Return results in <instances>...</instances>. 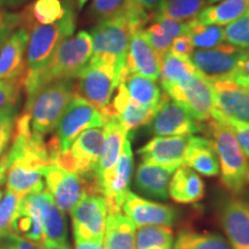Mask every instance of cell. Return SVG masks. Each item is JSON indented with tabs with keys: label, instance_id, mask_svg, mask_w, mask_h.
Listing matches in <instances>:
<instances>
[{
	"label": "cell",
	"instance_id": "23",
	"mask_svg": "<svg viewBox=\"0 0 249 249\" xmlns=\"http://www.w3.org/2000/svg\"><path fill=\"white\" fill-rule=\"evenodd\" d=\"M177 169L142 163L135 173V187L142 194L157 200H167L169 185Z\"/></svg>",
	"mask_w": 249,
	"mask_h": 249
},
{
	"label": "cell",
	"instance_id": "20",
	"mask_svg": "<svg viewBox=\"0 0 249 249\" xmlns=\"http://www.w3.org/2000/svg\"><path fill=\"white\" fill-rule=\"evenodd\" d=\"M213 87L214 108L227 117L249 123V90L226 77H209Z\"/></svg>",
	"mask_w": 249,
	"mask_h": 249
},
{
	"label": "cell",
	"instance_id": "17",
	"mask_svg": "<svg viewBox=\"0 0 249 249\" xmlns=\"http://www.w3.org/2000/svg\"><path fill=\"white\" fill-rule=\"evenodd\" d=\"M219 218L231 249H249V202L227 198L220 207Z\"/></svg>",
	"mask_w": 249,
	"mask_h": 249
},
{
	"label": "cell",
	"instance_id": "37",
	"mask_svg": "<svg viewBox=\"0 0 249 249\" xmlns=\"http://www.w3.org/2000/svg\"><path fill=\"white\" fill-rule=\"evenodd\" d=\"M68 6L62 5L61 0H35L29 9L30 17L39 24L46 26L61 20L66 14Z\"/></svg>",
	"mask_w": 249,
	"mask_h": 249
},
{
	"label": "cell",
	"instance_id": "47",
	"mask_svg": "<svg viewBox=\"0 0 249 249\" xmlns=\"http://www.w3.org/2000/svg\"><path fill=\"white\" fill-rule=\"evenodd\" d=\"M12 161H13V156L7 149L5 154L0 157V185H2L6 181V176H7V171Z\"/></svg>",
	"mask_w": 249,
	"mask_h": 249
},
{
	"label": "cell",
	"instance_id": "41",
	"mask_svg": "<svg viewBox=\"0 0 249 249\" xmlns=\"http://www.w3.org/2000/svg\"><path fill=\"white\" fill-rule=\"evenodd\" d=\"M17 114L18 104L9 105L0 110V157L7 150L13 138Z\"/></svg>",
	"mask_w": 249,
	"mask_h": 249
},
{
	"label": "cell",
	"instance_id": "5",
	"mask_svg": "<svg viewBox=\"0 0 249 249\" xmlns=\"http://www.w3.org/2000/svg\"><path fill=\"white\" fill-rule=\"evenodd\" d=\"M76 28L73 8L68 6L61 20L52 24H31L27 46L26 71L23 75H31L39 71L53 54L59 45L74 35Z\"/></svg>",
	"mask_w": 249,
	"mask_h": 249
},
{
	"label": "cell",
	"instance_id": "33",
	"mask_svg": "<svg viewBox=\"0 0 249 249\" xmlns=\"http://www.w3.org/2000/svg\"><path fill=\"white\" fill-rule=\"evenodd\" d=\"M185 35L191 38L194 49L197 50L213 49L225 42V31L223 27L201 24L195 18L187 22Z\"/></svg>",
	"mask_w": 249,
	"mask_h": 249
},
{
	"label": "cell",
	"instance_id": "39",
	"mask_svg": "<svg viewBox=\"0 0 249 249\" xmlns=\"http://www.w3.org/2000/svg\"><path fill=\"white\" fill-rule=\"evenodd\" d=\"M226 43L236 48L249 50V8L238 20L224 28Z\"/></svg>",
	"mask_w": 249,
	"mask_h": 249
},
{
	"label": "cell",
	"instance_id": "31",
	"mask_svg": "<svg viewBox=\"0 0 249 249\" xmlns=\"http://www.w3.org/2000/svg\"><path fill=\"white\" fill-rule=\"evenodd\" d=\"M201 74L189 58H180L166 52L160 58V83H182Z\"/></svg>",
	"mask_w": 249,
	"mask_h": 249
},
{
	"label": "cell",
	"instance_id": "21",
	"mask_svg": "<svg viewBox=\"0 0 249 249\" xmlns=\"http://www.w3.org/2000/svg\"><path fill=\"white\" fill-rule=\"evenodd\" d=\"M48 191L30 193L23 196L13 219V233L38 244L43 240L40 208Z\"/></svg>",
	"mask_w": 249,
	"mask_h": 249
},
{
	"label": "cell",
	"instance_id": "26",
	"mask_svg": "<svg viewBox=\"0 0 249 249\" xmlns=\"http://www.w3.org/2000/svg\"><path fill=\"white\" fill-rule=\"evenodd\" d=\"M120 83L126 90L129 101L139 107H157L161 97V90L156 81L139 74L121 71Z\"/></svg>",
	"mask_w": 249,
	"mask_h": 249
},
{
	"label": "cell",
	"instance_id": "38",
	"mask_svg": "<svg viewBox=\"0 0 249 249\" xmlns=\"http://www.w3.org/2000/svg\"><path fill=\"white\" fill-rule=\"evenodd\" d=\"M22 196L7 189L0 200V238L13 233V219Z\"/></svg>",
	"mask_w": 249,
	"mask_h": 249
},
{
	"label": "cell",
	"instance_id": "35",
	"mask_svg": "<svg viewBox=\"0 0 249 249\" xmlns=\"http://www.w3.org/2000/svg\"><path fill=\"white\" fill-rule=\"evenodd\" d=\"M136 249H173V232L170 226L140 227L135 234Z\"/></svg>",
	"mask_w": 249,
	"mask_h": 249
},
{
	"label": "cell",
	"instance_id": "45",
	"mask_svg": "<svg viewBox=\"0 0 249 249\" xmlns=\"http://www.w3.org/2000/svg\"><path fill=\"white\" fill-rule=\"evenodd\" d=\"M167 52L180 58H191L193 52H194V46H193L191 38L188 36L180 35L173 39Z\"/></svg>",
	"mask_w": 249,
	"mask_h": 249
},
{
	"label": "cell",
	"instance_id": "42",
	"mask_svg": "<svg viewBox=\"0 0 249 249\" xmlns=\"http://www.w3.org/2000/svg\"><path fill=\"white\" fill-rule=\"evenodd\" d=\"M27 22V11L18 12L0 11V50L4 43L18 27H24Z\"/></svg>",
	"mask_w": 249,
	"mask_h": 249
},
{
	"label": "cell",
	"instance_id": "2",
	"mask_svg": "<svg viewBox=\"0 0 249 249\" xmlns=\"http://www.w3.org/2000/svg\"><path fill=\"white\" fill-rule=\"evenodd\" d=\"M149 21H151V18L143 13L99 21L90 31L92 60L110 62L123 71L133 34L144 29Z\"/></svg>",
	"mask_w": 249,
	"mask_h": 249
},
{
	"label": "cell",
	"instance_id": "19",
	"mask_svg": "<svg viewBox=\"0 0 249 249\" xmlns=\"http://www.w3.org/2000/svg\"><path fill=\"white\" fill-rule=\"evenodd\" d=\"M123 71L157 81L160 76V57L150 45L144 31L138 30L130 38Z\"/></svg>",
	"mask_w": 249,
	"mask_h": 249
},
{
	"label": "cell",
	"instance_id": "14",
	"mask_svg": "<svg viewBox=\"0 0 249 249\" xmlns=\"http://www.w3.org/2000/svg\"><path fill=\"white\" fill-rule=\"evenodd\" d=\"M133 171V151L129 138L124 142L123 152L116 166L108 174L101 187L99 194L104 196L107 205V213H121L123 204L128 194V186Z\"/></svg>",
	"mask_w": 249,
	"mask_h": 249
},
{
	"label": "cell",
	"instance_id": "32",
	"mask_svg": "<svg viewBox=\"0 0 249 249\" xmlns=\"http://www.w3.org/2000/svg\"><path fill=\"white\" fill-rule=\"evenodd\" d=\"M208 6L207 0H164L154 18H166L180 22H188L197 18Z\"/></svg>",
	"mask_w": 249,
	"mask_h": 249
},
{
	"label": "cell",
	"instance_id": "52",
	"mask_svg": "<svg viewBox=\"0 0 249 249\" xmlns=\"http://www.w3.org/2000/svg\"><path fill=\"white\" fill-rule=\"evenodd\" d=\"M234 74H240V75H246V76H249V51L247 55H246L244 60L241 61L240 66L238 67V70Z\"/></svg>",
	"mask_w": 249,
	"mask_h": 249
},
{
	"label": "cell",
	"instance_id": "44",
	"mask_svg": "<svg viewBox=\"0 0 249 249\" xmlns=\"http://www.w3.org/2000/svg\"><path fill=\"white\" fill-rule=\"evenodd\" d=\"M0 249H39V246L23 236L11 233L0 238Z\"/></svg>",
	"mask_w": 249,
	"mask_h": 249
},
{
	"label": "cell",
	"instance_id": "15",
	"mask_svg": "<svg viewBox=\"0 0 249 249\" xmlns=\"http://www.w3.org/2000/svg\"><path fill=\"white\" fill-rule=\"evenodd\" d=\"M124 216L136 229L144 226H172L178 219V210L170 205L156 203L128 192L123 204Z\"/></svg>",
	"mask_w": 249,
	"mask_h": 249
},
{
	"label": "cell",
	"instance_id": "51",
	"mask_svg": "<svg viewBox=\"0 0 249 249\" xmlns=\"http://www.w3.org/2000/svg\"><path fill=\"white\" fill-rule=\"evenodd\" d=\"M29 0H0V8L18 7V6L26 4Z\"/></svg>",
	"mask_w": 249,
	"mask_h": 249
},
{
	"label": "cell",
	"instance_id": "24",
	"mask_svg": "<svg viewBox=\"0 0 249 249\" xmlns=\"http://www.w3.org/2000/svg\"><path fill=\"white\" fill-rule=\"evenodd\" d=\"M205 177H214L219 174V161L211 140L202 136L191 135L188 149L185 157V164Z\"/></svg>",
	"mask_w": 249,
	"mask_h": 249
},
{
	"label": "cell",
	"instance_id": "25",
	"mask_svg": "<svg viewBox=\"0 0 249 249\" xmlns=\"http://www.w3.org/2000/svg\"><path fill=\"white\" fill-rule=\"evenodd\" d=\"M204 195V182L194 170L181 165L176 170L169 185V196L178 203H195Z\"/></svg>",
	"mask_w": 249,
	"mask_h": 249
},
{
	"label": "cell",
	"instance_id": "18",
	"mask_svg": "<svg viewBox=\"0 0 249 249\" xmlns=\"http://www.w3.org/2000/svg\"><path fill=\"white\" fill-rule=\"evenodd\" d=\"M105 140L103 144L101 155L93 169V185L95 189L99 194L101 187L105 180L116 166L123 152L124 142L129 138V132H127L123 126H120L117 121L107 120L104 124Z\"/></svg>",
	"mask_w": 249,
	"mask_h": 249
},
{
	"label": "cell",
	"instance_id": "13",
	"mask_svg": "<svg viewBox=\"0 0 249 249\" xmlns=\"http://www.w3.org/2000/svg\"><path fill=\"white\" fill-rule=\"evenodd\" d=\"M248 51L229 43H222L213 49L196 50L189 59L204 75L220 77L234 74Z\"/></svg>",
	"mask_w": 249,
	"mask_h": 249
},
{
	"label": "cell",
	"instance_id": "53",
	"mask_svg": "<svg viewBox=\"0 0 249 249\" xmlns=\"http://www.w3.org/2000/svg\"><path fill=\"white\" fill-rule=\"evenodd\" d=\"M87 1H88V0H77V6H79V8H83V6L87 4Z\"/></svg>",
	"mask_w": 249,
	"mask_h": 249
},
{
	"label": "cell",
	"instance_id": "22",
	"mask_svg": "<svg viewBox=\"0 0 249 249\" xmlns=\"http://www.w3.org/2000/svg\"><path fill=\"white\" fill-rule=\"evenodd\" d=\"M28 40L29 29L21 27L4 43L0 50V80H15L23 76Z\"/></svg>",
	"mask_w": 249,
	"mask_h": 249
},
{
	"label": "cell",
	"instance_id": "16",
	"mask_svg": "<svg viewBox=\"0 0 249 249\" xmlns=\"http://www.w3.org/2000/svg\"><path fill=\"white\" fill-rule=\"evenodd\" d=\"M189 140L191 135L155 136L138 152L142 163L178 169L185 164Z\"/></svg>",
	"mask_w": 249,
	"mask_h": 249
},
{
	"label": "cell",
	"instance_id": "9",
	"mask_svg": "<svg viewBox=\"0 0 249 249\" xmlns=\"http://www.w3.org/2000/svg\"><path fill=\"white\" fill-rule=\"evenodd\" d=\"M164 92L197 121L211 119L214 110L213 83L203 73L182 83H161Z\"/></svg>",
	"mask_w": 249,
	"mask_h": 249
},
{
	"label": "cell",
	"instance_id": "3",
	"mask_svg": "<svg viewBox=\"0 0 249 249\" xmlns=\"http://www.w3.org/2000/svg\"><path fill=\"white\" fill-rule=\"evenodd\" d=\"M209 132L219 161L220 180L233 197L249 194V161L229 127L211 118Z\"/></svg>",
	"mask_w": 249,
	"mask_h": 249
},
{
	"label": "cell",
	"instance_id": "11",
	"mask_svg": "<svg viewBox=\"0 0 249 249\" xmlns=\"http://www.w3.org/2000/svg\"><path fill=\"white\" fill-rule=\"evenodd\" d=\"M75 241L104 240L107 205L104 196L89 194L71 211Z\"/></svg>",
	"mask_w": 249,
	"mask_h": 249
},
{
	"label": "cell",
	"instance_id": "12",
	"mask_svg": "<svg viewBox=\"0 0 249 249\" xmlns=\"http://www.w3.org/2000/svg\"><path fill=\"white\" fill-rule=\"evenodd\" d=\"M149 124L155 136L193 135L203 128L200 121L195 120L165 92L161 93L157 111Z\"/></svg>",
	"mask_w": 249,
	"mask_h": 249
},
{
	"label": "cell",
	"instance_id": "4",
	"mask_svg": "<svg viewBox=\"0 0 249 249\" xmlns=\"http://www.w3.org/2000/svg\"><path fill=\"white\" fill-rule=\"evenodd\" d=\"M74 96L75 79H64L43 86L28 97L24 112L29 116L31 132L44 138L54 130Z\"/></svg>",
	"mask_w": 249,
	"mask_h": 249
},
{
	"label": "cell",
	"instance_id": "55",
	"mask_svg": "<svg viewBox=\"0 0 249 249\" xmlns=\"http://www.w3.org/2000/svg\"><path fill=\"white\" fill-rule=\"evenodd\" d=\"M2 195H4V194H2V192H1V189H0V200H1V197H2Z\"/></svg>",
	"mask_w": 249,
	"mask_h": 249
},
{
	"label": "cell",
	"instance_id": "8",
	"mask_svg": "<svg viewBox=\"0 0 249 249\" xmlns=\"http://www.w3.org/2000/svg\"><path fill=\"white\" fill-rule=\"evenodd\" d=\"M93 127H104L101 111L75 93L55 127V135L50 140V156L66 151L83 130Z\"/></svg>",
	"mask_w": 249,
	"mask_h": 249
},
{
	"label": "cell",
	"instance_id": "27",
	"mask_svg": "<svg viewBox=\"0 0 249 249\" xmlns=\"http://www.w3.org/2000/svg\"><path fill=\"white\" fill-rule=\"evenodd\" d=\"M136 227L123 213H107L105 225V249H136Z\"/></svg>",
	"mask_w": 249,
	"mask_h": 249
},
{
	"label": "cell",
	"instance_id": "54",
	"mask_svg": "<svg viewBox=\"0 0 249 249\" xmlns=\"http://www.w3.org/2000/svg\"><path fill=\"white\" fill-rule=\"evenodd\" d=\"M220 1V0H207L208 5H213V4H216V2Z\"/></svg>",
	"mask_w": 249,
	"mask_h": 249
},
{
	"label": "cell",
	"instance_id": "48",
	"mask_svg": "<svg viewBox=\"0 0 249 249\" xmlns=\"http://www.w3.org/2000/svg\"><path fill=\"white\" fill-rule=\"evenodd\" d=\"M75 249H105L102 241H75Z\"/></svg>",
	"mask_w": 249,
	"mask_h": 249
},
{
	"label": "cell",
	"instance_id": "40",
	"mask_svg": "<svg viewBox=\"0 0 249 249\" xmlns=\"http://www.w3.org/2000/svg\"><path fill=\"white\" fill-rule=\"evenodd\" d=\"M211 118L224 124L232 130L233 134L235 135L236 141L240 145L241 150L244 151L246 157L249 158V123L227 117L225 114H223L222 112L216 110V108H214L213 114H211Z\"/></svg>",
	"mask_w": 249,
	"mask_h": 249
},
{
	"label": "cell",
	"instance_id": "7",
	"mask_svg": "<svg viewBox=\"0 0 249 249\" xmlns=\"http://www.w3.org/2000/svg\"><path fill=\"white\" fill-rule=\"evenodd\" d=\"M105 140L104 127H93L83 130L74 140L66 151L51 155L53 163L58 164L68 172L75 173L92 183L93 169L101 155ZM96 191V189H95ZM97 193V192H96Z\"/></svg>",
	"mask_w": 249,
	"mask_h": 249
},
{
	"label": "cell",
	"instance_id": "10",
	"mask_svg": "<svg viewBox=\"0 0 249 249\" xmlns=\"http://www.w3.org/2000/svg\"><path fill=\"white\" fill-rule=\"evenodd\" d=\"M46 191L62 213L71 211L75 205L89 194H97L92 183L75 173L68 172L58 164L51 163L43 174Z\"/></svg>",
	"mask_w": 249,
	"mask_h": 249
},
{
	"label": "cell",
	"instance_id": "43",
	"mask_svg": "<svg viewBox=\"0 0 249 249\" xmlns=\"http://www.w3.org/2000/svg\"><path fill=\"white\" fill-rule=\"evenodd\" d=\"M22 77L15 80H0V110L18 104L22 88Z\"/></svg>",
	"mask_w": 249,
	"mask_h": 249
},
{
	"label": "cell",
	"instance_id": "46",
	"mask_svg": "<svg viewBox=\"0 0 249 249\" xmlns=\"http://www.w3.org/2000/svg\"><path fill=\"white\" fill-rule=\"evenodd\" d=\"M133 1L136 7L141 9L142 12H144L145 14H148L152 20L156 12L158 11V8L163 4L164 0H133Z\"/></svg>",
	"mask_w": 249,
	"mask_h": 249
},
{
	"label": "cell",
	"instance_id": "50",
	"mask_svg": "<svg viewBox=\"0 0 249 249\" xmlns=\"http://www.w3.org/2000/svg\"><path fill=\"white\" fill-rule=\"evenodd\" d=\"M38 244H39L38 245L39 249H70V246L55 244V242L44 240V239H43L40 242H38Z\"/></svg>",
	"mask_w": 249,
	"mask_h": 249
},
{
	"label": "cell",
	"instance_id": "29",
	"mask_svg": "<svg viewBox=\"0 0 249 249\" xmlns=\"http://www.w3.org/2000/svg\"><path fill=\"white\" fill-rule=\"evenodd\" d=\"M249 8V0H220L209 5L195 18L201 24L226 27L238 20Z\"/></svg>",
	"mask_w": 249,
	"mask_h": 249
},
{
	"label": "cell",
	"instance_id": "30",
	"mask_svg": "<svg viewBox=\"0 0 249 249\" xmlns=\"http://www.w3.org/2000/svg\"><path fill=\"white\" fill-rule=\"evenodd\" d=\"M40 217H42L43 239L55 244L68 246L66 219L62 211L55 205L49 192L40 208Z\"/></svg>",
	"mask_w": 249,
	"mask_h": 249
},
{
	"label": "cell",
	"instance_id": "28",
	"mask_svg": "<svg viewBox=\"0 0 249 249\" xmlns=\"http://www.w3.org/2000/svg\"><path fill=\"white\" fill-rule=\"evenodd\" d=\"M150 26L143 29L150 45L161 58L169 51L173 39L180 35H185L187 22L171 20L166 18H154Z\"/></svg>",
	"mask_w": 249,
	"mask_h": 249
},
{
	"label": "cell",
	"instance_id": "6",
	"mask_svg": "<svg viewBox=\"0 0 249 249\" xmlns=\"http://www.w3.org/2000/svg\"><path fill=\"white\" fill-rule=\"evenodd\" d=\"M120 79L121 71L116 65L90 59L75 77V93L102 113L110 104Z\"/></svg>",
	"mask_w": 249,
	"mask_h": 249
},
{
	"label": "cell",
	"instance_id": "49",
	"mask_svg": "<svg viewBox=\"0 0 249 249\" xmlns=\"http://www.w3.org/2000/svg\"><path fill=\"white\" fill-rule=\"evenodd\" d=\"M220 77H226V79L233 81L236 85L244 87V88L249 90V76L240 75V74H231V75L227 76H220Z\"/></svg>",
	"mask_w": 249,
	"mask_h": 249
},
{
	"label": "cell",
	"instance_id": "36",
	"mask_svg": "<svg viewBox=\"0 0 249 249\" xmlns=\"http://www.w3.org/2000/svg\"><path fill=\"white\" fill-rule=\"evenodd\" d=\"M90 11L93 18L98 21L110 20L134 13H144L136 7L133 0H92Z\"/></svg>",
	"mask_w": 249,
	"mask_h": 249
},
{
	"label": "cell",
	"instance_id": "1",
	"mask_svg": "<svg viewBox=\"0 0 249 249\" xmlns=\"http://www.w3.org/2000/svg\"><path fill=\"white\" fill-rule=\"evenodd\" d=\"M92 55V40L88 31L81 30L65 39L48 62L31 75L22 76L27 98L48 83L64 79H75Z\"/></svg>",
	"mask_w": 249,
	"mask_h": 249
},
{
	"label": "cell",
	"instance_id": "34",
	"mask_svg": "<svg viewBox=\"0 0 249 249\" xmlns=\"http://www.w3.org/2000/svg\"><path fill=\"white\" fill-rule=\"evenodd\" d=\"M173 249H231V247L219 234L182 230L174 241Z\"/></svg>",
	"mask_w": 249,
	"mask_h": 249
}]
</instances>
